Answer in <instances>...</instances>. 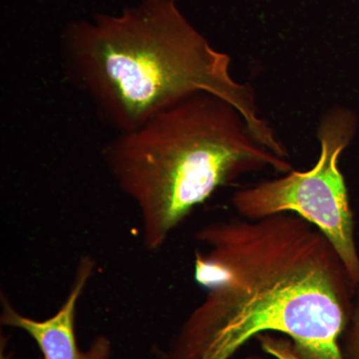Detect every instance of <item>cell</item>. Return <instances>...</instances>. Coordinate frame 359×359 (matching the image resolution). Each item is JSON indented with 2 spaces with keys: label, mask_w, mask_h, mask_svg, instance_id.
<instances>
[{
  "label": "cell",
  "mask_w": 359,
  "mask_h": 359,
  "mask_svg": "<svg viewBox=\"0 0 359 359\" xmlns=\"http://www.w3.org/2000/svg\"><path fill=\"white\" fill-rule=\"evenodd\" d=\"M264 353L276 359H304L295 351L294 341L285 335L263 334L256 339Z\"/></svg>",
  "instance_id": "obj_6"
},
{
  "label": "cell",
  "mask_w": 359,
  "mask_h": 359,
  "mask_svg": "<svg viewBox=\"0 0 359 359\" xmlns=\"http://www.w3.org/2000/svg\"><path fill=\"white\" fill-rule=\"evenodd\" d=\"M358 116L346 108L325 113L318 131L320 155L313 169L290 171L233 194L242 218L259 219L292 212L320 231L337 250L347 273L359 287V252L354 237L353 210L340 171L339 158L358 131Z\"/></svg>",
  "instance_id": "obj_4"
},
{
  "label": "cell",
  "mask_w": 359,
  "mask_h": 359,
  "mask_svg": "<svg viewBox=\"0 0 359 359\" xmlns=\"http://www.w3.org/2000/svg\"><path fill=\"white\" fill-rule=\"evenodd\" d=\"M60 57L66 79L117 134L207 92L231 104L259 143L289 156L259 115L252 87L231 75L230 56L210 44L176 0H141L117 15L71 22L61 37Z\"/></svg>",
  "instance_id": "obj_2"
},
{
  "label": "cell",
  "mask_w": 359,
  "mask_h": 359,
  "mask_svg": "<svg viewBox=\"0 0 359 359\" xmlns=\"http://www.w3.org/2000/svg\"><path fill=\"white\" fill-rule=\"evenodd\" d=\"M195 238L204 249L194 276L205 297L162 359H231L269 332L290 337L304 359H344L359 287L316 226L282 212L216 222Z\"/></svg>",
  "instance_id": "obj_1"
},
{
  "label": "cell",
  "mask_w": 359,
  "mask_h": 359,
  "mask_svg": "<svg viewBox=\"0 0 359 359\" xmlns=\"http://www.w3.org/2000/svg\"><path fill=\"white\" fill-rule=\"evenodd\" d=\"M340 349L344 359H359V289L353 314L340 339Z\"/></svg>",
  "instance_id": "obj_7"
},
{
  "label": "cell",
  "mask_w": 359,
  "mask_h": 359,
  "mask_svg": "<svg viewBox=\"0 0 359 359\" xmlns=\"http://www.w3.org/2000/svg\"><path fill=\"white\" fill-rule=\"evenodd\" d=\"M95 271V263L90 257L80 259L69 294L53 316L35 320L20 313L6 297H2L0 323L7 327L18 328L29 335L41 353L42 359H111L112 344L107 337L98 335L87 348H81L76 332L78 302Z\"/></svg>",
  "instance_id": "obj_5"
},
{
  "label": "cell",
  "mask_w": 359,
  "mask_h": 359,
  "mask_svg": "<svg viewBox=\"0 0 359 359\" xmlns=\"http://www.w3.org/2000/svg\"><path fill=\"white\" fill-rule=\"evenodd\" d=\"M244 359H264L261 358V356L257 355V354H250V355L245 356Z\"/></svg>",
  "instance_id": "obj_8"
},
{
  "label": "cell",
  "mask_w": 359,
  "mask_h": 359,
  "mask_svg": "<svg viewBox=\"0 0 359 359\" xmlns=\"http://www.w3.org/2000/svg\"><path fill=\"white\" fill-rule=\"evenodd\" d=\"M103 159L140 215L144 245L160 250L196 207L244 175L292 171L231 104L201 92L116 135Z\"/></svg>",
  "instance_id": "obj_3"
},
{
  "label": "cell",
  "mask_w": 359,
  "mask_h": 359,
  "mask_svg": "<svg viewBox=\"0 0 359 359\" xmlns=\"http://www.w3.org/2000/svg\"><path fill=\"white\" fill-rule=\"evenodd\" d=\"M39 359H42L41 358H39Z\"/></svg>",
  "instance_id": "obj_9"
}]
</instances>
